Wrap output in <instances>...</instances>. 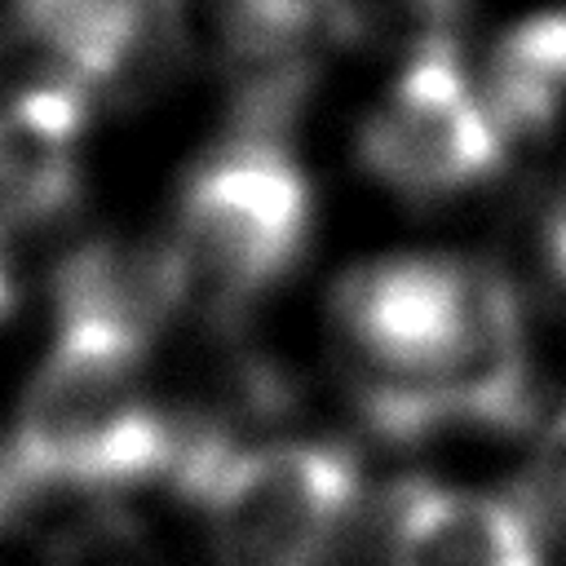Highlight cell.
Here are the masks:
<instances>
[{
	"label": "cell",
	"instance_id": "9c48e42d",
	"mask_svg": "<svg viewBox=\"0 0 566 566\" xmlns=\"http://www.w3.org/2000/svg\"><path fill=\"white\" fill-rule=\"evenodd\" d=\"M9 31L80 93L111 88L155 27L150 0H9Z\"/></svg>",
	"mask_w": 566,
	"mask_h": 566
},
{
	"label": "cell",
	"instance_id": "3957f363",
	"mask_svg": "<svg viewBox=\"0 0 566 566\" xmlns=\"http://www.w3.org/2000/svg\"><path fill=\"white\" fill-rule=\"evenodd\" d=\"M310 221L314 199L305 168L270 133L252 128L190 172L168 252L186 296L212 310H239L301 261Z\"/></svg>",
	"mask_w": 566,
	"mask_h": 566
},
{
	"label": "cell",
	"instance_id": "ba28073f",
	"mask_svg": "<svg viewBox=\"0 0 566 566\" xmlns=\"http://www.w3.org/2000/svg\"><path fill=\"white\" fill-rule=\"evenodd\" d=\"M389 566H544V544L517 500L407 482L389 517Z\"/></svg>",
	"mask_w": 566,
	"mask_h": 566
},
{
	"label": "cell",
	"instance_id": "30bf717a",
	"mask_svg": "<svg viewBox=\"0 0 566 566\" xmlns=\"http://www.w3.org/2000/svg\"><path fill=\"white\" fill-rule=\"evenodd\" d=\"M478 88L504 142L548 133L566 115V13H535L504 31Z\"/></svg>",
	"mask_w": 566,
	"mask_h": 566
},
{
	"label": "cell",
	"instance_id": "5b68a950",
	"mask_svg": "<svg viewBox=\"0 0 566 566\" xmlns=\"http://www.w3.org/2000/svg\"><path fill=\"white\" fill-rule=\"evenodd\" d=\"M358 155L380 186L424 203L460 195L500 168L504 133L442 31L407 53L363 124Z\"/></svg>",
	"mask_w": 566,
	"mask_h": 566
},
{
	"label": "cell",
	"instance_id": "52a82bcc",
	"mask_svg": "<svg viewBox=\"0 0 566 566\" xmlns=\"http://www.w3.org/2000/svg\"><path fill=\"white\" fill-rule=\"evenodd\" d=\"M88 93L44 80L0 102V243L75 199Z\"/></svg>",
	"mask_w": 566,
	"mask_h": 566
},
{
	"label": "cell",
	"instance_id": "7a4b0ae2",
	"mask_svg": "<svg viewBox=\"0 0 566 566\" xmlns=\"http://www.w3.org/2000/svg\"><path fill=\"white\" fill-rule=\"evenodd\" d=\"M146 340L57 318V336L31 371L0 447V473L31 500L40 491H119L172 478L190 429L146 394Z\"/></svg>",
	"mask_w": 566,
	"mask_h": 566
},
{
	"label": "cell",
	"instance_id": "8fae6325",
	"mask_svg": "<svg viewBox=\"0 0 566 566\" xmlns=\"http://www.w3.org/2000/svg\"><path fill=\"white\" fill-rule=\"evenodd\" d=\"M49 566H159V557L137 517L97 504L53 535Z\"/></svg>",
	"mask_w": 566,
	"mask_h": 566
},
{
	"label": "cell",
	"instance_id": "8992f818",
	"mask_svg": "<svg viewBox=\"0 0 566 566\" xmlns=\"http://www.w3.org/2000/svg\"><path fill=\"white\" fill-rule=\"evenodd\" d=\"M349 18L345 0H155L164 40L221 75H234L265 133L270 106L287 102L310 75L314 49Z\"/></svg>",
	"mask_w": 566,
	"mask_h": 566
},
{
	"label": "cell",
	"instance_id": "6da1fadb",
	"mask_svg": "<svg viewBox=\"0 0 566 566\" xmlns=\"http://www.w3.org/2000/svg\"><path fill=\"white\" fill-rule=\"evenodd\" d=\"M336 332L363 367L367 420L389 438L442 424L522 429L531 420L526 327L491 265L402 252L349 270L332 301Z\"/></svg>",
	"mask_w": 566,
	"mask_h": 566
},
{
	"label": "cell",
	"instance_id": "4fadbf2b",
	"mask_svg": "<svg viewBox=\"0 0 566 566\" xmlns=\"http://www.w3.org/2000/svg\"><path fill=\"white\" fill-rule=\"evenodd\" d=\"M13 301H18V287H13V274H9L4 252H0V323L13 314Z\"/></svg>",
	"mask_w": 566,
	"mask_h": 566
},
{
	"label": "cell",
	"instance_id": "277c9868",
	"mask_svg": "<svg viewBox=\"0 0 566 566\" xmlns=\"http://www.w3.org/2000/svg\"><path fill=\"white\" fill-rule=\"evenodd\" d=\"M212 531L217 566H327L358 500V464L336 442H217L181 473Z\"/></svg>",
	"mask_w": 566,
	"mask_h": 566
},
{
	"label": "cell",
	"instance_id": "7c38bea8",
	"mask_svg": "<svg viewBox=\"0 0 566 566\" xmlns=\"http://www.w3.org/2000/svg\"><path fill=\"white\" fill-rule=\"evenodd\" d=\"M544 252H548L553 274L566 283V172L557 177L553 199H548V212H544Z\"/></svg>",
	"mask_w": 566,
	"mask_h": 566
}]
</instances>
